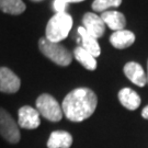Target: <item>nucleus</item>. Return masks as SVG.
<instances>
[{
  "mask_svg": "<svg viewBox=\"0 0 148 148\" xmlns=\"http://www.w3.org/2000/svg\"><path fill=\"white\" fill-rule=\"evenodd\" d=\"M21 80L12 70L0 67V91L3 93H16L20 89Z\"/></svg>",
  "mask_w": 148,
  "mask_h": 148,
  "instance_id": "nucleus-7",
  "label": "nucleus"
},
{
  "mask_svg": "<svg viewBox=\"0 0 148 148\" xmlns=\"http://www.w3.org/2000/svg\"><path fill=\"white\" fill-rule=\"evenodd\" d=\"M124 74L134 85L144 87L147 82V78L143 67L136 62H130L124 66Z\"/></svg>",
  "mask_w": 148,
  "mask_h": 148,
  "instance_id": "nucleus-9",
  "label": "nucleus"
},
{
  "mask_svg": "<svg viewBox=\"0 0 148 148\" xmlns=\"http://www.w3.org/2000/svg\"><path fill=\"white\" fill-rule=\"evenodd\" d=\"M98 104V98L89 88H77L64 98L63 114L73 122H81L90 117Z\"/></svg>",
  "mask_w": 148,
  "mask_h": 148,
  "instance_id": "nucleus-1",
  "label": "nucleus"
},
{
  "mask_svg": "<svg viewBox=\"0 0 148 148\" xmlns=\"http://www.w3.org/2000/svg\"><path fill=\"white\" fill-rule=\"evenodd\" d=\"M146 78H147V82H148V62H147V76H146Z\"/></svg>",
  "mask_w": 148,
  "mask_h": 148,
  "instance_id": "nucleus-21",
  "label": "nucleus"
},
{
  "mask_svg": "<svg viewBox=\"0 0 148 148\" xmlns=\"http://www.w3.org/2000/svg\"><path fill=\"white\" fill-rule=\"evenodd\" d=\"M121 3L122 0H95L91 7L97 12H104L110 8H116Z\"/></svg>",
  "mask_w": 148,
  "mask_h": 148,
  "instance_id": "nucleus-17",
  "label": "nucleus"
},
{
  "mask_svg": "<svg viewBox=\"0 0 148 148\" xmlns=\"http://www.w3.org/2000/svg\"><path fill=\"white\" fill-rule=\"evenodd\" d=\"M73 27V18L65 13H56L49 19L46 25V38L54 43H59L68 36Z\"/></svg>",
  "mask_w": 148,
  "mask_h": 148,
  "instance_id": "nucleus-2",
  "label": "nucleus"
},
{
  "mask_svg": "<svg viewBox=\"0 0 148 148\" xmlns=\"http://www.w3.org/2000/svg\"><path fill=\"white\" fill-rule=\"evenodd\" d=\"M67 2L65 0H55L54 1V9L57 13H65V9L67 7Z\"/></svg>",
  "mask_w": 148,
  "mask_h": 148,
  "instance_id": "nucleus-18",
  "label": "nucleus"
},
{
  "mask_svg": "<svg viewBox=\"0 0 148 148\" xmlns=\"http://www.w3.org/2000/svg\"><path fill=\"white\" fill-rule=\"evenodd\" d=\"M134 42H135V34L128 30L115 31L110 36V43L119 49L130 47Z\"/></svg>",
  "mask_w": 148,
  "mask_h": 148,
  "instance_id": "nucleus-11",
  "label": "nucleus"
},
{
  "mask_svg": "<svg viewBox=\"0 0 148 148\" xmlns=\"http://www.w3.org/2000/svg\"><path fill=\"white\" fill-rule=\"evenodd\" d=\"M25 3L22 0H0V10L5 13L18 16L25 11Z\"/></svg>",
  "mask_w": 148,
  "mask_h": 148,
  "instance_id": "nucleus-16",
  "label": "nucleus"
},
{
  "mask_svg": "<svg viewBox=\"0 0 148 148\" xmlns=\"http://www.w3.org/2000/svg\"><path fill=\"white\" fill-rule=\"evenodd\" d=\"M36 110L48 121L58 122L63 119L62 106L54 97L47 93L41 95L36 99Z\"/></svg>",
  "mask_w": 148,
  "mask_h": 148,
  "instance_id": "nucleus-4",
  "label": "nucleus"
},
{
  "mask_svg": "<svg viewBox=\"0 0 148 148\" xmlns=\"http://www.w3.org/2000/svg\"><path fill=\"white\" fill-rule=\"evenodd\" d=\"M78 33H79L80 40H81V43H82V46L81 47L84 48V49H86L88 53L91 54L93 57L100 56L101 48L98 41H97V38L91 36L89 33L84 29V27H78Z\"/></svg>",
  "mask_w": 148,
  "mask_h": 148,
  "instance_id": "nucleus-13",
  "label": "nucleus"
},
{
  "mask_svg": "<svg viewBox=\"0 0 148 148\" xmlns=\"http://www.w3.org/2000/svg\"><path fill=\"white\" fill-rule=\"evenodd\" d=\"M67 3H69V2H80V1H84V0H65Z\"/></svg>",
  "mask_w": 148,
  "mask_h": 148,
  "instance_id": "nucleus-20",
  "label": "nucleus"
},
{
  "mask_svg": "<svg viewBox=\"0 0 148 148\" xmlns=\"http://www.w3.org/2000/svg\"><path fill=\"white\" fill-rule=\"evenodd\" d=\"M102 21L104 22L113 31H121L124 30V27L126 25V19L123 13L119 12V11H113V10H108L102 12L100 16Z\"/></svg>",
  "mask_w": 148,
  "mask_h": 148,
  "instance_id": "nucleus-10",
  "label": "nucleus"
},
{
  "mask_svg": "<svg viewBox=\"0 0 148 148\" xmlns=\"http://www.w3.org/2000/svg\"><path fill=\"white\" fill-rule=\"evenodd\" d=\"M0 135L10 144L19 143L21 138L18 123L2 108H0Z\"/></svg>",
  "mask_w": 148,
  "mask_h": 148,
  "instance_id": "nucleus-5",
  "label": "nucleus"
},
{
  "mask_svg": "<svg viewBox=\"0 0 148 148\" xmlns=\"http://www.w3.org/2000/svg\"><path fill=\"white\" fill-rule=\"evenodd\" d=\"M38 48L45 57H47L53 63H55L58 66H62V67L68 66L73 60V54L70 53L67 48L59 43L48 41L46 37L40 38Z\"/></svg>",
  "mask_w": 148,
  "mask_h": 148,
  "instance_id": "nucleus-3",
  "label": "nucleus"
},
{
  "mask_svg": "<svg viewBox=\"0 0 148 148\" xmlns=\"http://www.w3.org/2000/svg\"><path fill=\"white\" fill-rule=\"evenodd\" d=\"M18 125L25 130H35L40 126V113L32 106H24L19 109L18 112Z\"/></svg>",
  "mask_w": 148,
  "mask_h": 148,
  "instance_id": "nucleus-6",
  "label": "nucleus"
},
{
  "mask_svg": "<svg viewBox=\"0 0 148 148\" xmlns=\"http://www.w3.org/2000/svg\"><path fill=\"white\" fill-rule=\"evenodd\" d=\"M142 116H143L144 119H146V120H148V106L144 108L143 112H142Z\"/></svg>",
  "mask_w": 148,
  "mask_h": 148,
  "instance_id": "nucleus-19",
  "label": "nucleus"
},
{
  "mask_svg": "<svg viewBox=\"0 0 148 148\" xmlns=\"http://www.w3.org/2000/svg\"><path fill=\"white\" fill-rule=\"evenodd\" d=\"M82 23L84 29L91 36H93L95 38L103 36L106 32V24L99 16L91 12H87L82 18Z\"/></svg>",
  "mask_w": 148,
  "mask_h": 148,
  "instance_id": "nucleus-8",
  "label": "nucleus"
},
{
  "mask_svg": "<svg viewBox=\"0 0 148 148\" xmlns=\"http://www.w3.org/2000/svg\"><path fill=\"white\" fill-rule=\"evenodd\" d=\"M75 58L77 59L86 69L88 70H95L97 68V60L95 57H93L90 53H88L86 49L78 46L74 49Z\"/></svg>",
  "mask_w": 148,
  "mask_h": 148,
  "instance_id": "nucleus-15",
  "label": "nucleus"
},
{
  "mask_svg": "<svg viewBox=\"0 0 148 148\" xmlns=\"http://www.w3.org/2000/svg\"><path fill=\"white\" fill-rule=\"evenodd\" d=\"M73 144V136L66 131H55L49 135L48 148H69Z\"/></svg>",
  "mask_w": 148,
  "mask_h": 148,
  "instance_id": "nucleus-14",
  "label": "nucleus"
},
{
  "mask_svg": "<svg viewBox=\"0 0 148 148\" xmlns=\"http://www.w3.org/2000/svg\"><path fill=\"white\" fill-rule=\"evenodd\" d=\"M119 100L127 110L134 111L140 106V97L131 88H123L119 92Z\"/></svg>",
  "mask_w": 148,
  "mask_h": 148,
  "instance_id": "nucleus-12",
  "label": "nucleus"
}]
</instances>
